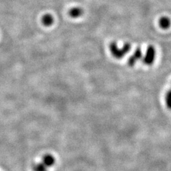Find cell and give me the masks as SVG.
I'll return each instance as SVG.
<instances>
[{"instance_id": "obj_1", "label": "cell", "mask_w": 171, "mask_h": 171, "mask_svg": "<svg viewBox=\"0 0 171 171\" xmlns=\"http://www.w3.org/2000/svg\"><path fill=\"white\" fill-rule=\"evenodd\" d=\"M110 49L111 53L115 58H121L130 50V45L129 44H126L122 49H119L117 44L115 43H112L110 46Z\"/></svg>"}, {"instance_id": "obj_2", "label": "cell", "mask_w": 171, "mask_h": 171, "mask_svg": "<svg viewBox=\"0 0 171 171\" xmlns=\"http://www.w3.org/2000/svg\"><path fill=\"white\" fill-rule=\"evenodd\" d=\"M155 49L152 46H150L146 51V54L145 58V63L147 65H150L153 63L155 58Z\"/></svg>"}, {"instance_id": "obj_3", "label": "cell", "mask_w": 171, "mask_h": 171, "mask_svg": "<svg viewBox=\"0 0 171 171\" xmlns=\"http://www.w3.org/2000/svg\"><path fill=\"white\" fill-rule=\"evenodd\" d=\"M42 162L47 167H50L54 165V162H55V159H54V156L52 155L46 154L43 157Z\"/></svg>"}, {"instance_id": "obj_4", "label": "cell", "mask_w": 171, "mask_h": 171, "mask_svg": "<svg viewBox=\"0 0 171 171\" xmlns=\"http://www.w3.org/2000/svg\"><path fill=\"white\" fill-rule=\"evenodd\" d=\"M141 57V51L140 48H137L136 51L134 52L133 55L129 58V64L133 66L136 63L137 60H138Z\"/></svg>"}, {"instance_id": "obj_5", "label": "cell", "mask_w": 171, "mask_h": 171, "mask_svg": "<svg viewBox=\"0 0 171 171\" xmlns=\"http://www.w3.org/2000/svg\"><path fill=\"white\" fill-rule=\"evenodd\" d=\"M160 26L163 29H166L170 25V20L167 17H162L159 20Z\"/></svg>"}, {"instance_id": "obj_6", "label": "cell", "mask_w": 171, "mask_h": 171, "mask_svg": "<svg viewBox=\"0 0 171 171\" xmlns=\"http://www.w3.org/2000/svg\"><path fill=\"white\" fill-rule=\"evenodd\" d=\"M53 18L50 14H46L42 18V22L46 26H50L53 23Z\"/></svg>"}, {"instance_id": "obj_7", "label": "cell", "mask_w": 171, "mask_h": 171, "mask_svg": "<svg viewBox=\"0 0 171 171\" xmlns=\"http://www.w3.org/2000/svg\"><path fill=\"white\" fill-rule=\"evenodd\" d=\"M83 13V11L79 8H74L69 11V15L73 18H76L81 16Z\"/></svg>"}, {"instance_id": "obj_8", "label": "cell", "mask_w": 171, "mask_h": 171, "mask_svg": "<svg viewBox=\"0 0 171 171\" xmlns=\"http://www.w3.org/2000/svg\"><path fill=\"white\" fill-rule=\"evenodd\" d=\"M33 171H47L48 167L41 162L35 164L32 167Z\"/></svg>"}, {"instance_id": "obj_9", "label": "cell", "mask_w": 171, "mask_h": 171, "mask_svg": "<svg viewBox=\"0 0 171 171\" xmlns=\"http://www.w3.org/2000/svg\"><path fill=\"white\" fill-rule=\"evenodd\" d=\"M166 104H167V107L170 109H171V90L167 93L166 95Z\"/></svg>"}]
</instances>
